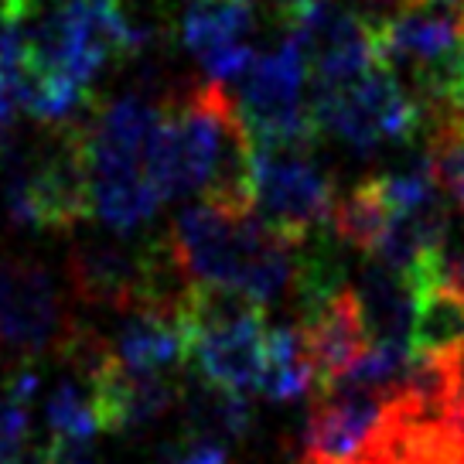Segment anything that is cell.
Returning <instances> with one entry per match:
<instances>
[{"label":"cell","mask_w":464,"mask_h":464,"mask_svg":"<svg viewBox=\"0 0 464 464\" xmlns=\"http://www.w3.org/2000/svg\"><path fill=\"white\" fill-rule=\"evenodd\" d=\"M164 102L140 92L106 102L82 123L92 212L120 236L147 226L171 198L164 178Z\"/></svg>","instance_id":"6da1fadb"},{"label":"cell","mask_w":464,"mask_h":464,"mask_svg":"<svg viewBox=\"0 0 464 464\" xmlns=\"http://www.w3.org/2000/svg\"><path fill=\"white\" fill-rule=\"evenodd\" d=\"M301 246L256 212H222L205 202L188 205L171 226V249L191 287L232 290L260 307L297 290Z\"/></svg>","instance_id":"7a4b0ae2"},{"label":"cell","mask_w":464,"mask_h":464,"mask_svg":"<svg viewBox=\"0 0 464 464\" xmlns=\"http://www.w3.org/2000/svg\"><path fill=\"white\" fill-rule=\"evenodd\" d=\"M181 321L188 332V359L208 386L236 396L260 392L270 342L260 304L232 290L191 287Z\"/></svg>","instance_id":"3957f363"},{"label":"cell","mask_w":464,"mask_h":464,"mask_svg":"<svg viewBox=\"0 0 464 464\" xmlns=\"http://www.w3.org/2000/svg\"><path fill=\"white\" fill-rule=\"evenodd\" d=\"M236 106L256 147H311L321 133L311 106V65L294 38L253 58Z\"/></svg>","instance_id":"277c9868"},{"label":"cell","mask_w":464,"mask_h":464,"mask_svg":"<svg viewBox=\"0 0 464 464\" xmlns=\"http://www.w3.org/2000/svg\"><path fill=\"white\" fill-rule=\"evenodd\" d=\"M311 106L318 130L338 137L359 154H372L423 130L417 100L382 65L342 89H311Z\"/></svg>","instance_id":"5b68a950"},{"label":"cell","mask_w":464,"mask_h":464,"mask_svg":"<svg viewBox=\"0 0 464 464\" xmlns=\"http://www.w3.org/2000/svg\"><path fill=\"white\" fill-rule=\"evenodd\" d=\"M332 178L311 160V147H256L253 212L294 243L318 236L334 216Z\"/></svg>","instance_id":"8992f818"},{"label":"cell","mask_w":464,"mask_h":464,"mask_svg":"<svg viewBox=\"0 0 464 464\" xmlns=\"http://www.w3.org/2000/svg\"><path fill=\"white\" fill-rule=\"evenodd\" d=\"M390 396L365 390L321 392L301 434V464H372Z\"/></svg>","instance_id":"52a82bcc"},{"label":"cell","mask_w":464,"mask_h":464,"mask_svg":"<svg viewBox=\"0 0 464 464\" xmlns=\"http://www.w3.org/2000/svg\"><path fill=\"white\" fill-rule=\"evenodd\" d=\"M287 38L311 65V89H342L379 65L372 28L338 0H314L290 24Z\"/></svg>","instance_id":"ba28073f"},{"label":"cell","mask_w":464,"mask_h":464,"mask_svg":"<svg viewBox=\"0 0 464 464\" xmlns=\"http://www.w3.org/2000/svg\"><path fill=\"white\" fill-rule=\"evenodd\" d=\"M72 321L52 274L38 263L7 260L0 276V345L21 355H42L65 342Z\"/></svg>","instance_id":"9c48e42d"},{"label":"cell","mask_w":464,"mask_h":464,"mask_svg":"<svg viewBox=\"0 0 464 464\" xmlns=\"http://www.w3.org/2000/svg\"><path fill=\"white\" fill-rule=\"evenodd\" d=\"M256 31V0H185L178 38L202 62L205 75L226 86L253 65L249 34Z\"/></svg>","instance_id":"30bf717a"},{"label":"cell","mask_w":464,"mask_h":464,"mask_svg":"<svg viewBox=\"0 0 464 464\" xmlns=\"http://www.w3.org/2000/svg\"><path fill=\"white\" fill-rule=\"evenodd\" d=\"M304 345L314 369V390L328 392L359 365L365 352L372 348L369 328H365L362 307L355 301V290L345 287L332 294L328 301L311 307L304 318Z\"/></svg>","instance_id":"8fae6325"},{"label":"cell","mask_w":464,"mask_h":464,"mask_svg":"<svg viewBox=\"0 0 464 464\" xmlns=\"http://www.w3.org/2000/svg\"><path fill=\"white\" fill-rule=\"evenodd\" d=\"M174 379L178 376H137V372H127L110 355L100 372L92 379H82V382L92 390L102 430L127 434V430H140L147 423H154L171 406H178L181 386Z\"/></svg>","instance_id":"7c38bea8"},{"label":"cell","mask_w":464,"mask_h":464,"mask_svg":"<svg viewBox=\"0 0 464 464\" xmlns=\"http://www.w3.org/2000/svg\"><path fill=\"white\" fill-rule=\"evenodd\" d=\"M110 355L120 369L137 376H178L188 359V332L181 311H130L116 328L110 342Z\"/></svg>","instance_id":"4fadbf2b"},{"label":"cell","mask_w":464,"mask_h":464,"mask_svg":"<svg viewBox=\"0 0 464 464\" xmlns=\"http://www.w3.org/2000/svg\"><path fill=\"white\" fill-rule=\"evenodd\" d=\"M352 290H355V301L362 307V318L372 345L413 348L417 290H413V284L403 274L369 260Z\"/></svg>","instance_id":"5bb4252c"},{"label":"cell","mask_w":464,"mask_h":464,"mask_svg":"<svg viewBox=\"0 0 464 464\" xmlns=\"http://www.w3.org/2000/svg\"><path fill=\"white\" fill-rule=\"evenodd\" d=\"M464 352V294L440 284L417 290L413 355L423 362H450Z\"/></svg>","instance_id":"9a60e30c"},{"label":"cell","mask_w":464,"mask_h":464,"mask_svg":"<svg viewBox=\"0 0 464 464\" xmlns=\"http://www.w3.org/2000/svg\"><path fill=\"white\" fill-rule=\"evenodd\" d=\"M314 386V369L307 359V345L301 328L294 324H274L266 342V372H263L260 392L274 403H294Z\"/></svg>","instance_id":"2e32d148"},{"label":"cell","mask_w":464,"mask_h":464,"mask_svg":"<svg viewBox=\"0 0 464 464\" xmlns=\"http://www.w3.org/2000/svg\"><path fill=\"white\" fill-rule=\"evenodd\" d=\"M249 400L236 396L218 386L205 382L202 390H191L185 396V423L195 444H218L226 448V440H236L249 430Z\"/></svg>","instance_id":"e0dca14e"},{"label":"cell","mask_w":464,"mask_h":464,"mask_svg":"<svg viewBox=\"0 0 464 464\" xmlns=\"http://www.w3.org/2000/svg\"><path fill=\"white\" fill-rule=\"evenodd\" d=\"M44 423L52 444H89L100 427V413H96V400L92 390L79 379H65L58 382L55 392L44 403Z\"/></svg>","instance_id":"ac0fdd59"},{"label":"cell","mask_w":464,"mask_h":464,"mask_svg":"<svg viewBox=\"0 0 464 464\" xmlns=\"http://www.w3.org/2000/svg\"><path fill=\"white\" fill-rule=\"evenodd\" d=\"M427 168L448 205L464 216V123H437L427 130Z\"/></svg>","instance_id":"d6986e66"},{"label":"cell","mask_w":464,"mask_h":464,"mask_svg":"<svg viewBox=\"0 0 464 464\" xmlns=\"http://www.w3.org/2000/svg\"><path fill=\"white\" fill-rule=\"evenodd\" d=\"M28 423V406H21L4 392L0 396V464H17L24 458Z\"/></svg>","instance_id":"ffe728a7"},{"label":"cell","mask_w":464,"mask_h":464,"mask_svg":"<svg viewBox=\"0 0 464 464\" xmlns=\"http://www.w3.org/2000/svg\"><path fill=\"white\" fill-rule=\"evenodd\" d=\"M171 464H229V450L218 444H191L181 458H174Z\"/></svg>","instance_id":"44dd1931"},{"label":"cell","mask_w":464,"mask_h":464,"mask_svg":"<svg viewBox=\"0 0 464 464\" xmlns=\"http://www.w3.org/2000/svg\"><path fill=\"white\" fill-rule=\"evenodd\" d=\"M14 106H17V96H14V86H11V79L0 72V140L4 137H11V120H14Z\"/></svg>","instance_id":"7402d4cb"},{"label":"cell","mask_w":464,"mask_h":464,"mask_svg":"<svg viewBox=\"0 0 464 464\" xmlns=\"http://www.w3.org/2000/svg\"><path fill=\"white\" fill-rule=\"evenodd\" d=\"M7 4L14 7V14L21 17V21H28V14L34 11V4H38V0H7Z\"/></svg>","instance_id":"603a6c76"},{"label":"cell","mask_w":464,"mask_h":464,"mask_svg":"<svg viewBox=\"0 0 464 464\" xmlns=\"http://www.w3.org/2000/svg\"><path fill=\"white\" fill-rule=\"evenodd\" d=\"M420 7H458L461 11L464 0H420Z\"/></svg>","instance_id":"cb8c5ba5"},{"label":"cell","mask_w":464,"mask_h":464,"mask_svg":"<svg viewBox=\"0 0 464 464\" xmlns=\"http://www.w3.org/2000/svg\"><path fill=\"white\" fill-rule=\"evenodd\" d=\"M448 464H464V454H461V450H458V454H454V458H450Z\"/></svg>","instance_id":"d4e9b609"},{"label":"cell","mask_w":464,"mask_h":464,"mask_svg":"<svg viewBox=\"0 0 464 464\" xmlns=\"http://www.w3.org/2000/svg\"><path fill=\"white\" fill-rule=\"evenodd\" d=\"M458 24H461V31H464V7H461V14H458Z\"/></svg>","instance_id":"484cf974"},{"label":"cell","mask_w":464,"mask_h":464,"mask_svg":"<svg viewBox=\"0 0 464 464\" xmlns=\"http://www.w3.org/2000/svg\"><path fill=\"white\" fill-rule=\"evenodd\" d=\"M4 270H7V260H0V276H4Z\"/></svg>","instance_id":"4316f807"}]
</instances>
